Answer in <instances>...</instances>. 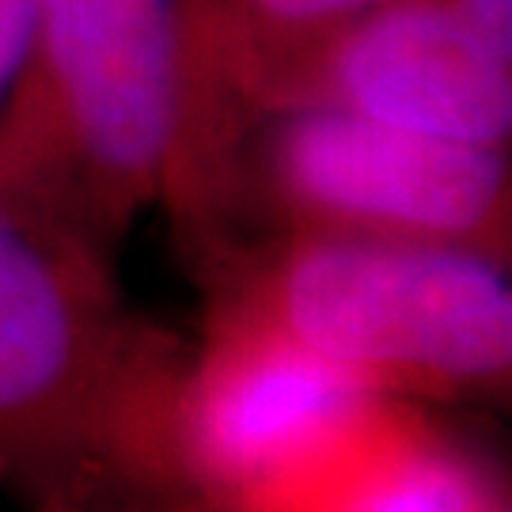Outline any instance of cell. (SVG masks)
<instances>
[{
	"label": "cell",
	"mask_w": 512,
	"mask_h": 512,
	"mask_svg": "<svg viewBox=\"0 0 512 512\" xmlns=\"http://www.w3.org/2000/svg\"><path fill=\"white\" fill-rule=\"evenodd\" d=\"M190 349L110 255L0 198V494L23 512H190Z\"/></svg>",
	"instance_id": "1"
},
{
	"label": "cell",
	"mask_w": 512,
	"mask_h": 512,
	"mask_svg": "<svg viewBox=\"0 0 512 512\" xmlns=\"http://www.w3.org/2000/svg\"><path fill=\"white\" fill-rule=\"evenodd\" d=\"M0 198L114 255L148 209L205 228L190 0H38L0 110Z\"/></svg>",
	"instance_id": "2"
},
{
	"label": "cell",
	"mask_w": 512,
	"mask_h": 512,
	"mask_svg": "<svg viewBox=\"0 0 512 512\" xmlns=\"http://www.w3.org/2000/svg\"><path fill=\"white\" fill-rule=\"evenodd\" d=\"M209 315L277 334L403 403L505 399L509 262L467 247L357 236H255L202 266Z\"/></svg>",
	"instance_id": "3"
},
{
	"label": "cell",
	"mask_w": 512,
	"mask_h": 512,
	"mask_svg": "<svg viewBox=\"0 0 512 512\" xmlns=\"http://www.w3.org/2000/svg\"><path fill=\"white\" fill-rule=\"evenodd\" d=\"M255 236L403 239L509 262V148L463 145L327 103L262 110L232 148L224 243L213 255Z\"/></svg>",
	"instance_id": "4"
},
{
	"label": "cell",
	"mask_w": 512,
	"mask_h": 512,
	"mask_svg": "<svg viewBox=\"0 0 512 512\" xmlns=\"http://www.w3.org/2000/svg\"><path fill=\"white\" fill-rule=\"evenodd\" d=\"M289 103L509 148L512 50L482 35L452 0H384L334 38L277 107Z\"/></svg>",
	"instance_id": "5"
},
{
	"label": "cell",
	"mask_w": 512,
	"mask_h": 512,
	"mask_svg": "<svg viewBox=\"0 0 512 512\" xmlns=\"http://www.w3.org/2000/svg\"><path fill=\"white\" fill-rule=\"evenodd\" d=\"M384 0H190L205 228H224L228 164L243 126L277 107L349 23Z\"/></svg>",
	"instance_id": "6"
},
{
	"label": "cell",
	"mask_w": 512,
	"mask_h": 512,
	"mask_svg": "<svg viewBox=\"0 0 512 512\" xmlns=\"http://www.w3.org/2000/svg\"><path fill=\"white\" fill-rule=\"evenodd\" d=\"M38 0H0V110L12 99L35 35Z\"/></svg>",
	"instance_id": "7"
},
{
	"label": "cell",
	"mask_w": 512,
	"mask_h": 512,
	"mask_svg": "<svg viewBox=\"0 0 512 512\" xmlns=\"http://www.w3.org/2000/svg\"><path fill=\"white\" fill-rule=\"evenodd\" d=\"M190 512H232V509H224L220 501H198V505H194Z\"/></svg>",
	"instance_id": "8"
},
{
	"label": "cell",
	"mask_w": 512,
	"mask_h": 512,
	"mask_svg": "<svg viewBox=\"0 0 512 512\" xmlns=\"http://www.w3.org/2000/svg\"><path fill=\"white\" fill-rule=\"evenodd\" d=\"M486 512H509V497L501 494V497H497V501H494V505H490V509H486Z\"/></svg>",
	"instance_id": "9"
}]
</instances>
